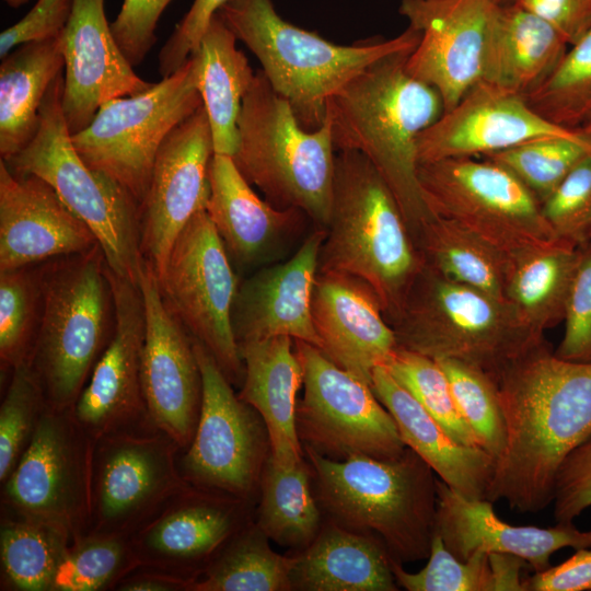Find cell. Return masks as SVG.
I'll return each mask as SVG.
<instances>
[{"label":"cell","instance_id":"obj_1","mask_svg":"<svg viewBox=\"0 0 591 591\" xmlns=\"http://www.w3.org/2000/svg\"><path fill=\"white\" fill-rule=\"evenodd\" d=\"M506 443L486 499L538 512L566 457L591 436V362L558 358L544 339L494 376Z\"/></svg>","mask_w":591,"mask_h":591},{"label":"cell","instance_id":"obj_2","mask_svg":"<svg viewBox=\"0 0 591 591\" xmlns=\"http://www.w3.org/2000/svg\"><path fill=\"white\" fill-rule=\"evenodd\" d=\"M410 53L386 56L361 71L331 97L326 116L335 151H357L371 162L416 242L433 216L420 192L417 142L444 107L437 90L408 72Z\"/></svg>","mask_w":591,"mask_h":591},{"label":"cell","instance_id":"obj_3","mask_svg":"<svg viewBox=\"0 0 591 591\" xmlns=\"http://www.w3.org/2000/svg\"><path fill=\"white\" fill-rule=\"evenodd\" d=\"M315 497L327 520L378 536L401 564L428 558L436 532L438 493L433 470L408 447L395 457L366 455L337 461L309 447Z\"/></svg>","mask_w":591,"mask_h":591},{"label":"cell","instance_id":"obj_4","mask_svg":"<svg viewBox=\"0 0 591 591\" xmlns=\"http://www.w3.org/2000/svg\"><path fill=\"white\" fill-rule=\"evenodd\" d=\"M218 14L309 131L323 125L328 101L350 80L386 56L413 51L421 35L408 25L393 38L337 45L283 20L273 0H229Z\"/></svg>","mask_w":591,"mask_h":591},{"label":"cell","instance_id":"obj_5","mask_svg":"<svg viewBox=\"0 0 591 591\" xmlns=\"http://www.w3.org/2000/svg\"><path fill=\"white\" fill-rule=\"evenodd\" d=\"M424 265L398 202L375 167L357 151L338 152L318 271L364 281L389 322Z\"/></svg>","mask_w":591,"mask_h":591},{"label":"cell","instance_id":"obj_6","mask_svg":"<svg viewBox=\"0 0 591 591\" xmlns=\"http://www.w3.org/2000/svg\"><path fill=\"white\" fill-rule=\"evenodd\" d=\"M43 312L28 360L54 409L72 408L115 328L106 260L91 251L42 263Z\"/></svg>","mask_w":591,"mask_h":591},{"label":"cell","instance_id":"obj_7","mask_svg":"<svg viewBox=\"0 0 591 591\" xmlns=\"http://www.w3.org/2000/svg\"><path fill=\"white\" fill-rule=\"evenodd\" d=\"M237 136L232 158L245 179L274 207L300 210L326 230L336 158L327 116L318 129H304L260 70L243 97Z\"/></svg>","mask_w":591,"mask_h":591},{"label":"cell","instance_id":"obj_8","mask_svg":"<svg viewBox=\"0 0 591 591\" xmlns=\"http://www.w3.org/2000/svg\"><path fill=\"white\" fill-rule=\"evenodd\" d=\"M63 74L50 84L39 108L32 140L4 161L16 174H33L49 184L62 202L95 235L115 274L139 286L140 204L120 184L89 166L73 147L62 112Z\"/></svg>","mask_w":591,"mask_h":591},{"label":"cell","instance_id":"obj_9","mask_svg":"<svg viewBox=\"0 0 591 591\" xmlns=\"http://www.w3.org/2000/svg\"><path fill=\"white\" fill-rule=\"evenodd\" d=\"M389 323L398 347L434 360L462 361L489 376L545 339L523 329L505 301L426 264Z\"/></svg>","mask_w":591,"mask_h":591},{"label":"cell","instance_id":"obj_10","mask_svg":"<svg viewBox=\"0 0 591 591\" xmlns=\"http://www.w3.org/2000/svg\"><path fill=\"white\" fill-rule=\"evenodd\" d=\"M431 215L450 220L508 257L559 242L540 201L508 170L483 158H450L418 165Z\"/></svg>","mask_w":591,"mask_h":591},{"label":"cell","instance_id":"obj_11","mask_svg":"<svg viewBox=\"0 0 591 591\" xmlns=\"http://www.w3.org/2000/svg\"><path fill=\"white\" fill-rule=\"evenodd\" d=\"M201 105L193 54L147 91L104 103L71 140L89 166L112 177L141 205L162 142Z\"/></svg>","mask_w":591,"mask_h":591},{"label":"cell","instance_id":"obj_12","mask_svg":"<svg viewBox=\"0 0 591 591\" xmlns=\"http://www.w3.org/2000/svg\"><path fill=\"white\" fill-rule=\"evenodd\" d=\"M94 440L72 408L47 407L13 471L1 483V511L65 532L72 543L88 533Z\"/></svg>","mask_w":591,"mask_h":591},{"label":"cell","instance_id":"obj_13","mask_svg":"<svg viewBox=\"0 0 591 591\" xmlns=\"http://www.w3.org/2000/svg\"><path fill=\"white\" fill-rule=\"evenodd\" d=\"M159 279L162 297L189 335L200 343L233 385L245 368L232 328L239 279L205 209L175 240Z\"/></svg>","mask_w":591,"mask_h":591},{"label":"cell","instance_id":"obj_14","mask_svg":"<svg viewBox=\"0 0 591 591\" xmlns=\"http://www.w3.org/2000/svg\"><path fill=\"white\" fill-rule=\"evenodd\" d=\"M304 394L297 404L299 439L321 455L346 460L398 456L406 448L370 384L332 362L317 347L294 340Z\"/></svg>","mask_w":591,"mask_h":591},{"label":"cell","instance_id":"obj_15","mask_svg":"<svg viewBox=\"0 0 591 591\" xmlns=\"http://www.w3.org/2000/svg\"><path fill=\"white\" fill-rule=\"evenodd\" d=\"M194 349L202 379L198 424L178 466L190 485L250 501L270 455L259 414L239 397L211 354L197 340Z\"/></svg>","mask_w":591,"mask_h":591},{"label":"cell","instance_id":"obj_16","mask_svg":"<svg viewBox=\"0 0 591 591\" xmlns=\"http://www.w3.org/2000/svg\"><path fill=\"white\" fill-rule=\"evenodd\" d=\"M181 447L146 426L94 440L86 534L130 536L175 493L187 486Z\"/></svg>","mask_w":591,"mask_h":591},{"label":"cell","instance_id":"obj_17","mask_svg":"<svg viewBox=\"0 0 591 591\" xmlns=\"http://www.w3.org/2000/svg\"><path fill=\"white\" fill-rule=\"evenodd\" d=\"M139 287L146 312L141 381L148 416L182 452L196 431L202 399L194 340L165 303L158 276L146 260Z\"/></svg>","mask_w":591,"mask_h":591},{"label":"cell","instance_id":"obj_18","mask_svg":"<svg viewBox=\"0 0 591 591\" xmlns=\"http://www.w3.org/2000/svg\"><path fill=\"white\" fill-rule=\"evenodd\" d=\"M212 135L204 105L162 142L147 194L140 205L141 252L158 278L172 246L209 197L208 166Z\"/></svg>","mask_w":591,"mask_h":591},{"label":"cell","instance_id":"obj_19","mask_svg":"<svg viewBox=\"0 0 591 591\" xmlns=\"http://www.w3.org/2000/svg\"><path fill=\"white\" fill-rule=\"evenodd\" d=\"M250 501L188 484L130 540L139 566L194 580L248 522Z\"/></svg>","mask_w":591,"mask_h":591},{"label":"cell","instance_id":"obj_20","mask_svg":"<svg viewBox=\"0 0 591 591\" xmlns=\"http://www.w3.org/2000/svg\"><path fill=\"white\" fill-rule=\"evenodd\" d=\"M106 273L115 304L112 339L72 407L83 430L96 440L102 436L153 426L142 392L141 366L146 338V312L138 285Z\"/></svg>","mask_w":591,"mask_h":591},{"label":"cell","instance_id":"obj_21","mask_svg":"<svg viewBox=\"0 0 591 591\" xmlns=\"http://www.w3.org/2000/svg\"><path fill=\"white\" fill-rule=\"evenodd\" d=\"M497 0H401L399 13L420 32L406 68L440 94L444 111L480 80ZM443 111V112H444Z\"/></svg>","mask_w":591,"mask_h":591},{"label":"cell","instance_id":"obj_22","mask_svg":"<svg viewBox=\"0 0 591 591\" xmlns=\"http://www.w3.org/2000/svg\"><path fill=\"white\" fill-rule=\"evenodd\" d=\"M548 136L584 138L541 117L523 96L478 81L421 132L418 161L485 157Z\"/></svg>","mask_w":591,"mask_h":591},{"label":"cell","instance_id":"obj_23","mask_svg":"<svg viewBox=\"0 0 591 591\" xmlns=\"http://www.w3.org/2000/svg\"><path fill=\"white\" fill-rule=\"evenodd\" d=\"M60 38L65 59L61 104L71 135L86 128L104 103L153 85L137 76L120 50L104 0H73Z\"/></svg>","mask_w":591,"mask_h":591},{"label":"cell","instance_id":"obj_24","mask_svg":"<svg viewBox=\"0 0 591 591\" xmlns=\"http://www.w3.org/2000/svg\"><path fill=\"white\" fill-rule=\"evenodd\" d=\"M96 244L93 232L49 184L12 172L1 159L0 271L83 254Z\"/></svg>","mask_w":591,"mask_h":591},{"label":"cell","instance_id":"obj_25","mask_svg":"<svg viewBox=\"0 0 591 591\" xmlns=\"http://www.w3.org/2000/svg\"><path fill=\"white\" fill-rule=\"evenodd\" d=\"M326 230L315 228L287 262L263 268L239 283L232 309L237 346L289 336L321 349L311 302Z\"/></svg>","mask_w":591,"mask_h":591},{"label":"cell","instance_id":"obj_26","mask_svg":"<svg viewBox=\"0 0 591 591\" xmlns=\"http://www.w3.org/2000/svg\"><path fill=\"white\" fill-rule=\"evenodd\" d=\"M311 313L320 350L371 385L374 368L384 366L398 347L374 291L359 278L318 271Z\"/></svg>","mask_w":591,"mask_h":591},{"label":"cell","instance_id":"obj_27","mask_svg":"<svg viewBox=\"0 0 591 591\" xmlns=\"http://www.w3.org/2000/svg\"><path fill=\"white\" fill-rule=\"evenodd\" d=\"M436 532L447 548L462 560L477 552L512 554L524 559L534 571L551 566L553 554L561 548L591 547V530L571 523L555 526L513 525L502 521L493 502L470 499L437 479Z\"/></svg>","mask_w":591,"mask_h":591},{"label":"cell","instance_id":"obj_28","mask_svg":"<svg viewBox=\"0 0 591 591\" xmlns=\"http://www.w3.org/2000/svg\"><path fill=\"white\" fill-rule=\"evenodd\" d=\"M371 387L406 447L460 495L486 499L495 459L485 449L455 441L384 366L374 368Z\"/></svg>","mask_w":591,"mask_h":591},{"label":"cell","instance_id":"obj_29","mask_svg":"<svg viewBox=\"0 0 591 591\" xmlns=\"http://www.w3.org/2000/svg\"><path fill=\"white\" fill-rule=\"evenodd\" d=\"M206 212L236 265L258 263L298 224L303 212L278 209L253 190L231 155L213 153Z\"/></svg>","mask_w":591,"mask_h":591},{"label":"cell","instance_id":"obj_30","mask_svg":"<svg viewBox=\"0 0 591 591\" xmlns=\"http://www.w3.org/2000/svg\"><path fill=\"white\" fill-rule=\"evenodd\" d=\"M289 336H275L239 345L245 373L239 397L262 417L271 457L293 466L304 457L296 414L303 369Z\"/></svg>","mask_w":591,"mask_h":591},{"label":"cell","instance_id":"obj_31","mask_svg":"<svg viewBox=\"0 0 591 591\" xmlns=\"http://www.w3.org/2000/svg\"><path fill=\"white\" fill-rule=\"evenodd\" d=\"M568 47L556 30L518 3H497L479 81L525 97L554 70Z\"/></svg>","mask_w":591,"mask_h":591},{"label":"cell","instance_id":"obj_32","mask_svg":"<svg viewBox=\"0 0 591 591\" xmlns=\"http://www.w3.org/2000/svg\"><path fill=\"white\" fill-rule=\"evenodd\" d=\"M392 557L373 534L326 521L315 540L294 555L292 590L396 591Z\"/></svg>","mask_w":591,"mask_h":591},{"label":"cell","instance_id":"obj_33","mask_svg":"<svg viewBox=\"0 0 591 591\" xmlns=\"http://www.w3.org/2000/svg\"><path fill=\"white\" fill-rule=\"evenodd\" d=\"M62 34V33H61ZM65 68L60 36L20 45L0 66V155L7 161L34 137L39 108Z\"/></svg>","mask_w":591,"mask_h":591},{"label":"cell","instance_id":"obj_34","mask_svg":"<svg viewBox=\"0 0 591 591\" xmlns=\"http://www.w3.org/2000/svg\"><path fill=\"white\" fill-rule=\"evenodd\" d=\"M578 246L559 241L509 257L505 301L532 337L563 322Z\"/></svg>","mask_w":591,"mask_h":591},{"label":"cell","instance_id":"obj_35","mask_svg":"<svg viewBox=\"0 0 591 591\" xmlns=\"http://www.w3.org/2000/svg\"><path fill=\"white\" fill-rule=\"evenodd\" d=\"M236 36L217 13L197 50L198 89L208 115L213 152L233 157L237 148V117L255 73Z\"/></svg>","mask_w":591,"mask_h":591},{"label":"cell","instance_id":"obj_36","mask_svg":"<svg viewBox=\"0 0 591 591\" xmlns=\"http://www.w3.org/2000/svg\"><path fill=\"white\" fill-rule=\"evenodd\" d=\"M311 479L312 468L304 459L287 467L269 455L264 465L255 523L280 546L300 552L315 540L323 526V512Z\"/></svg>","mask_w":591,"mask_h":591},{"label":"cell","instance_id":"obj_37","mask_svg":"<svg viewBox=\"0 0 591 591\" xmlns=\"http://www.w3.org/2000/svg\"><path fill=\"white\" fill-rule=\"evenodd\" d=\"M415 243L424 263L443 277L505 301L509 257L478 236L432 216Z\"/></svg>","mask_w":591,"mask_h":591},{"label":"cell","instance_id":"obj_38","mask_svg":"<svg viewBox=\"0 0 591 591\" xmlns=\"http://www.w3.org/2000/svg\"><path fill=\"white\" fill-rule=\"evenodd\" d=\"M71 544L51 525L1 511L0 590L53 591Z\"/></svg>","mask_w":591,"mask_h":591},{"label":"cell","instance_id":"obj_39","mask_svg":"<svg viewBox=\"0 0 591 591\" xmlns=\"http://www.w3.org/2000/svg\"><path fill=\"white\" fill-rule=\"evenodd\" d=\"M253 521L194 580L189 591H289L294 556L276 553Z\"/></svg>","mask_w":591,"mask_h":591},{"label":"cell","instance_id":"obj_40","mask_svg":"<svg viewBox=\"0 0 591 591\" xmlns=\"http://www.w3.org/2000/svg\"><path fill=\"white\" fill-rule=\"evenodd\" d=\"M42 312V263L0 271L1 372L28 362Z\"/></svg>","mask_w":591,"mask_h":591},{"label":"cell","instance_id":"obj_41","mask_svg":"<svg viewBox=\"0 0 591 591\" xmlns=\"http://www.w3.org/2000/svg\"><path fill=\"white\" fill-rule=\"evenodd\" d=\"M524 99L547 121L577 130L591 113V27Z\"/></svg>","mask_w":591,"mask_h":591},{"label":"cell","instance_id":"obj_42","mask_svg":"<svg viewBox=\"0 0 591 591\" xmlns=\"http://www.w3.org/2000/svg\"><path fill=\"white\" fill-rule=\"evenodd\" d=\"M138 566L130 536L85 534L70 545L53 591H114Z\"/></svg>","mask_w":591,"mask_h":591},{"label":"cell","instance_id":"obj_43","mask_svg":"<svg viewBox=\"0 0 591 591\" xmlns=\"http://www.w3.org/2000/svg\"><path fill=\"white\" fill-rule=\"evenodd\" d=\"M589 152L591 141L586 138L548 136L483 158L512 173L542 205Z\"/></svg>","mask_w":591,"mask_h":591},{"label":"cell","instance_id":"obj_44","mask_svg":"<svg viewBox=\"0 0 591 591\" xmlns=\"http://www.w3.org/2000/svg\"><path fill=\"white\" fill-rule=\"evenodd\" d=\"M384 367L455 441L483 448L461 416L449 380L437 360L397 347Z\"/></svg>","mask_w":591,"mask_h":591},{"label":"cell","instance_id":"obj_45","mask_svg":"<svg viewBox=\"0 0 591 591\" xmlns=\"http://www.w3.org/2000/svg\"><path fill=\"white\" fill-rule=\"evenodd\" d=\"M444 371L461 416L496 462L506 443V426L493 379L453 359L437 360Z\"/></svg>","mask_w":591,"mask_h":591},{"label":"cell","instance_id":"obj_46","mask_svg":"<svg viewBox=\"0 0 591 591\" xmlns=\"http://www.w3.org/2000/svg\"><path fill=\"white\" fill-rule=\"evenodd\" d=\"M47 407L44 392L28 363L12 369L0 405V484L28 447Z\"/></svg>","mask_w":591,"mask_h":591},{"label":"cell","instance_id":"obj_47","mask_svg":"<svg viewBox=\"0 0 591 591\" xmlns=\"http://www.w3.org/2000/svg\"><path fill=\"white\" fill-rule=\"evenodd\" d=\"M398 587L408 591H491L488 554L477 552L468 559L454 556L434 532L428 563L418 572H408L392 558Z\"/></svg>","mask_w":591,"mask_h":591},{"label":"cell","instance_id":"obj_48","mask_svg":"<svg viewBox=\"0 0 591 591\" xmlns=\"http://www.w3.org/2000/svg\"><path fill=\"white\" fill-rule=\"evenodd\" d=\"M541 206L557 239L576 246L591 240V152L572 167Z\"/></svg>","mask_w":591,"mask_h":591},{"label":"cell","instance_id":"obj_49","mask_svg":"<svg viewBox=\"0 0 591 591\" xmlns=\"http://www.w3.org/2000/svg\"><path fill=\"white\" fill-rule=\"evenodd\" d=\"M563 322L564 335L554 354L569 361L591 362V240L578 245Z\"/></svg>","mask_w":591,"mask_h":591},{"label":"cell","instance_id":"obj_50","mask_svg":"<svg viewBox=\"0 0 591 591\" xmlns=\"http://www.w3.org/2000/svg\"><path fill=\"white\" fill-rule=\"evenodd\" d=\"M172 0H124L111 23L112 33L132 67L139 66L157 42V24Z\"/></svg>","mask_w":591,"mask_h":591},{"label":"cell","instance_id":"obj_51","mask_svg":"<svg viewBox=\"0 0 591 591\" xmlns=\"http://www.w3.org/2000/svg\"><path fill=\"white\" fill-rule=\"evenodd\" d=\"M553 503L558 523H571L591 507V436L563 462Z\"/></svg>","mask_w":591,"mask_h":591},{"label":"cell","instance_id":"obj_52","mask_svg":"<svg viewBox=\"0 0 591 591\" xmlns=\"http://www.w3.org/2000/svg\"><path fill=\"white\" fill-rule=\"evenodd\" d=\"M73 0H37L27 14L0 35V57L15 47L61 35L71 15Z\"/></svg>","mask_w":591,"mask_h":591},{"label":"cell","instance_id":"obj_53","mask_svg":"<svg viewBox=\"0 0 591 591\" xmlns=\"http://www.w3.org/2000/svg\"><path fill=\"white\" fill-rule=\"evenodd\" d=\"M229 0H194L159 53V71L166 78L197 50L210 21Z\"/></svg>","mask_w":591,"mask_h":591},{"label":"cell","instance_id":"obj_54","mask_svg":"<svg viewBox=\"0 0 591 591\" xmlns=\"http://www.w3.org/2000/svg\"><path fill=\"white\" fill-rule=\"evenodd\" d=\"M556 30L570 46L591 27V0H513Z\"/></svg>","mask_w":591,"mask_h":591},{"label":"cell","instance_id":"obj_55","mask_svg":"<svg viewBox=\"0 0 591 591\" xmlns=\"http://www.w3.org/2000/svg\"><path fill=\"white\" fill-rule=\"evenodd\" d=\"M524 591H591V547L524 579Z\"/></svg>","mask_w":591,"mask_h":591},{"label":"cell","instance_id":"obj_56","mask_svg":"<svg viewBox=\"0 0 591 591\" xmlns=\"http://www.w3.org/2000/svg\"><path fill=\"white\" fill-rule=\"evenodd\" d=\"M193 581L157 568L138 566L114 591H189Z\"/></svg>","mask_w":591,"mask_h":591},{"label":"cell","instance_id":"obj_57","mask_svg":"<svg viewBox=\"0 0 591 591\" xmlns=\"http://www.w3.org/2000/svg\"><path fill=\"white\" fill-rule=\"evenodd\" d=\"M490 575L491 591H524V579L521 570L529 564L512 554L487 553Z\"/></svg>","mask_w":591,"mask_h":591},{"label":"cell","instance_id":"obj_58","mask_svg":"<svg viewBox=\"0 0 591 591\" xmlns=\"http://www.w3.org/2000/svg\"><path fill=\"white\" fill-rule=\"evenodd\" d=\"M577 131L580 132L589 141H591V113L588 115L584 121L577 128Z\"/></svg>","mask_w":591,"mask_h":591},{"label":"cell","instance_id":"obj_59","mask_svg":"<svg viewBox=\"0 0 591 591\" xmlns=\"http://www.w3.org/2000/svg\"><path fill=\"white\" fill-rule=\"evenodd\" d=\"M7 4L11 8H19L25 4L28 0H4Z\"/></svg>","mask_w":591,"mask_h":591},{"label":"cell","instance_id":"obj_60","mask_svg":"<svg viewBox=\"0 0 591 591\" xmlns=\"http://www.w3.org/2000/svg\"><path fill=\"white\" fill-rule=\"evenodd\" d=\"M497 1H498V3H502V4L513 2V0H497Z\"/></svg>","mask_w":591,"mask_h":591}]
</instances>
